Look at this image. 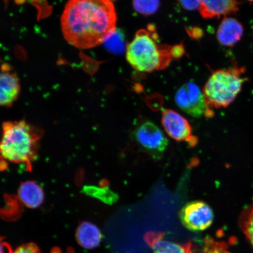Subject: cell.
Here are the masks:
<instances>
[{
	"mask_svg": "<svg viewBox=\"0 0 253 253\" xmlns=\"http://www.w3.org/2000/svg\"><path fill=\"white\" fill-rule=\"evenodd\" d=\"M117 15L111 0H69L61 16L62 31L71 45L92 48L116 32Z\"/></svg>",
	"mask_w": 253,
	"mask_h": 253,
	"instance_id": "6da1fadb",
	"label": "cell"
},
{
	"mask_svg": "<svg viewBox=\"0 0 253 253\" xmlns=\"http://www.w3.org/2000/svg\"><path fill=\"white\" fill-rule=\"evenodd\" d=\"M183 52L182 45L161 43L156 27L149 24L146 28L138 30L128 44L126 59L135 70L150 73L165 69L173 59L181 56Z\"/></svg>",
	"mask_w": 253,
	"mask_h": 253,
	"instance_id": "7a4b0ae2",
	"label": "cell"
},
{
	"mask_svg": "<svg viewBox=\"0 0 253 253\" xmlns=\"http://www.w3.org/2000/svg\"><path fill=\"white\" fill-rule=\"evenodd\" d=\"M41 136L42 131L25 120L5 122L0 138V161L25 164L30 170Z\"/></svg>",
	"mask_w": 253,
	"mask_h": 253,
	"instance_id": "3957f363",
	"label": "cell"
},
{
	"mask_svg": "<svg viewBox=\"0 0 253 253\" xmlns=\"http://www.w3.org/2000/svg\"><path fill=\"white\" fill-rule=\"evenodd\" d=\"M244 68L221 69L213 73L206 84L203 93L209 110L225 108L236 99L247 81Z\"/></svg>",
	"mask_w": 253,
	"mask_h": 253,
	"instance_id": "277c9868",
	"label": "cell"
},
{
	"mask_svg": "<svg viewBox=\"0 0 253 253\" xmlns=\"http://www.w3.org/2000/svg\"><path fill=\"white\" fill-rule=\"evenodd\" d=\"M132 135L139 146L156 159L162 156L169 145L163 131L149 120L138 123Z\"/></svg>",
	"mask_w": 253,
	"mask_h": 253,
	"instance_id": "5b68a950",
	"label": "cell"
},
{
	"mask_svg": "<svg viewBox=\"0 0 253 253\" xmlns=\"http://www.w3.org/2000/svg\"><path fill=\"white\" fill-rule=\"evenodd\" d=\"M175 101L183 112L194 118H213L214 112L208 109L203 92L194 82H188L177 90Z\"/></svg>",
	"mask_w": 253,
	"mask_h": 253,
	"instance_id": "8992f818",
	"label": "cell"
},
{
	"mask_svg": "<svg viewBox=\"0 0 253 253\" xmlns=\"http://www.w3.org/2000/svg\"><path fill=\"white\" fill-rule=\"evenodd\" d=\"M179 214L183 225L193 232L207 230L211 225L214 219L212 210L202 201L189 202L182 208Z\"/></svg>",
	"mask_w": 253,
	"mask_h": 253,
	"instance_id": "52a82bcc",
	"label": "cell"
},
{
	"mask_svg": "<svg viewBox=\"0 0 253 253\" xmlns=\"http://www.w3.org/2000/svg\"><path fill=\"white\" fill-rule=\"evenodd\" d=\"M161 122L167 134L174 140L185 142L192 148L198 144V137L193 134L188 120L175 111L163 110Z\"/></svg>",
	"mask_w": 253,
	"mask_h": 253,
	"instance_id": "ba28073f",
	"label": "cell"
},
{
	"mask_svg": "<svg viewBox=\"0 0 253 253\" xmlns=\"http://www.w3.org/2000/svg\"><path fill=\"white\" fill-rule=\"evenodd\" d=\"M163 232H149L144 235V240L153 250L154 253H194L191 242L178 244L163 240Z\"/></svg>",
	"mask_w": 253,
	"mask_h": 253,
	"instance_id": "9c48e42d",
	"label": "cell"
},
{
	"mask_svg": "<svg viewBox=\"0 0 253 253\" xmlns=\"http://www.w3.org/2000/svg\"><path fill=\"white\" fill-rule=\"evenodd\" d=\"M239 5L237 0H201L199 11L204 18H219L235 13L239 9Z\"/></svg>",
	"mask_w": 253,
	"mask_h": 253,
	"instance_id": "30bf717a",
	"label": "cell"
},
{
	"mask_svg": "<svg viewBox=\"0 0 253 253\" xmlns=\"http://www.w3.org/2000/svg\"><path fill=\"white\" fill-rule=\"evenodd\" d=\"M243 27L235 18L226 17L221 21L217 31V39L221 45L233 46L241 39Z\"/></svg>",
	"mask_w": 253,
	"mask_h": 253,
	"instance_id": "8fae6325",
	"label": "cell"
},
{
	"mask_svg": "<svg viewBox=\"0 0 253 253\" xmlns=\"http://www.w3.org/2000/svg\"><path fill=\"white\" fill-rule=\"evenodd\" d=\"M21 90L17 76L9 72L0 74V106H9L18 99Z\"/></svg>",
	"mask_w": 253,
	"mask_h": 253,
	"instance_id": "7c38bea8",
	"label": "cell"
},
{
	"mask_svg": "<svg viewBox=\"0 0 253 253\" xmlns=\"http://www.w3.org/2000/svg\"><path fill=\"white\" fill-rule=\"evenodd\" d=\"M76 240L84 249L91 250L97 248L102 242V232L96 225L89 221H82L75 233Z\"/></svg>",
	"mask_w": 253,
	"mask_h": 253,
	"instance_id": "4fadbf2b",
	"label": "cell"
},
{
	"mask_svg": "<svg viewBox=\"0 0 253 253\" xmlns=\"http://www.w3.org/2000/svg\"><path fill=\"white\" fill-rule=\"evenodd\" d=\"M18 195L22 203L30 209L40 207L45 198L43 189L33 181L21 183L19 186Z\"/></svg>",
	"mask_w": 253,
	"mask_h": 253,
	"instance_id": "5bb4252c",
	"label": "cell"
},
{
	"mask_svg": "<svg viewBox=\"0 0 253 253\" xmlns=\"http://www.w3.org/2000/svg\"><path fill=\"white\" fill-rule=\"evenodd\" d=\"M239 226L253 247V202L240 214Z\"/></svg>",
	"mask_w": 253,
	"mask_h": 253,
	"instance_id": "9a60e30c",
	"label": "cell"
},
{
	"mask_svg": "<svg viewBox=\"0 0 253 253\" xmlns=\"http://www.w3.org/2000/svg\"><path fill=\"white\" fill-rule=\"evenodd\" d=\"M160 5V0H132V7L134 10L145 16L156 13Z\"/></svg>",
	"mask_w": 253,
	"mask_h": 253,
	"instance_id": "2e32d148",
	"label": "cell"
},
{
	"mask_svg": "<svg viewBox=\"0 0 253 253\" xmlns=\"http://www.w3.org/2000/svg\"><path fill=\"white\" fill-rule=\"evenodd\" d=\"M204 253H230L226 243L211 238L205 239Z\"/></svg>",
	"mask_w": 253,
	"mask_h": 253,
	"instance_id": "e0dca14e",
	"label": "cell"
},
{
	"mask_svg": "<svg viewBox=\"0 0 253 253\" xmlns=\"http://www.w3.org/2000/svg\"><path fill=\"white\" fill-rule=\"evenodd\" d=\"M11 253H42L39 246L34 243H28L18 246Z\"/></svg>",
	"mask_w": 253,
	"mask_h": 253,
	"instance_id": "ac0fdd59",
	"label": "cell"
},
{
	"mask_svg": "<svg viewBox=\"0 0 253 253\" xmlns=\"http://www.w3.org/2000/svg\"><path fill=\"white\" fill-rule=\"evenodd\" d=\"M178 1L181 7L186 10L194 11L199 9L201 0H178Z\"/></svg>",
	"mask_w": 253,
	"mask_h": 253,
	"instance_id": "d6986e66",
	"label": "cell"
},
{
	"mask_svg": "<svg viewBox=\"0 0 253 253\" xmlns=\"http://www.w3.org/2000/svg\"><path fill=\"white\" fill-rule=\"evenodd\" d=\"M12 249L10 246L4 241V237L0 236V253H5L6 252H11Z\"/></svg>",
	"mask_w": 253,
	"mask_h": 253,
	"instance_id": "ffe728a7",
	"label": "cell"
},
{
	"mask_svg": "<svg viewBox=\"0 0 253 253\" xmlns=\"http://www.w3.org/2000/svg\"><path fill=\"white\" fill-rule=\"evenodd\" d=\"M249 1L253 2V0H249Z\"/></svg>",
	"mask_w": 253,
	"mask_h": 253,
	"instance_id": "44dd1931",
	"label": "cell"
}]
</instances>
